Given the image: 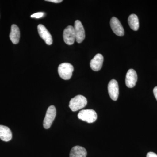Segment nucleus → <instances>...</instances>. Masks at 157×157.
Listing matches in <instances>:
<instances>
[{"mask_svg":"<svg viewBox=\"0 0 157 157\" xmlns=\"http://www.w3.org/2000/svg\"><path fill=\"white\" fill-rule=\"evenodd\" d=\"M87 104L86 98L84 96L78 95L70 100L69 107L73 111H77L84 108Z\"/></svg>","mask_w":157,"mask_h":157,"instance_id":"1","label":"nucleus"},{"mask_svg":"<svg viewBox=\"0 0 157 157\" xmlns=\"http://www.w3.org/2000/svg\"><path fill=\"white\" fill-rule=\"evenodd\" d=\"M73 70V65L67 63L61 64L59 65L58 69L60 77L64 80H69L71 78Z\"/></svg>","mask_w":157,"mask_h":157,"instance_id":"2","label":"nucleus"},{"mask_svg":"<svg viewBox=\"0 0 157 157\" xmlns=\"http://www.w3.org/2000/svg\"><path fill=\"white\" fill-rule=\"evenodd\" d=\"M78 117L79 119L88 123H92L97 119L98 115L95 111L93 109H83L78 113Z\"/></svg>","mask_w":157,"mask_h":157,"instance_id":"3","label":"nucleus"},{"mask_svg":"<svg viewBox=\"0 0 157 157\" xmlns=\"http://www.w3.org/2000/svg\"><path fill=\"white\" fill-rule=\"evenodd\" d=\"M56 109L54 106L52 105L48 107L43 121V127L45 129H49L51 126L56 116Z\"/></svg>","mask_w":157,"mask_h":157,"instance_id":"4","label":"nucleus"},{"mask_svg":"<svg viewBox=\"0 0 157 157\" xmlns=\"http://www.w3.org/2000/svg\"><path fill=\"white\" fill-rule=\"evenodd\" d=\"M63 38L66 44L68 45H73L76 40L74 27L68 26L63 31Z\"/></svg>","mask_w":157,"mask_h":157,"instance_id":"5","label":"nucleus"},{"mask_svg":"<svg viewBox=\"0 0 157 157\" xmlns=\"http://www.w3.org/2000/svg\"><path fill=\"white\" fill-rule=\"evenodd\" d=\"M74 29L76 42L78 43H81L85 38V33L83 25L80 21L76 20L75 21Z\"/></svg>","mask_w":157,"mask_h":157,"instance_id":"6","label":"nucleus"},{"mask_svg":"<svg viewBox=\"0 0 157 157\" xmlns=\"http://www.w3.org/2000/svg\"><path fill=\"white\" fill-rule=\"evenodd\" d=\"M108 91L111 99L116 101L118 98L119 90L117 82L115 79H112L109 81L108 85Z\"/></svg>","mask_w":157,"mask_h":157,"instance_id":"7","label":"nucleus"},{"mask_svg":"<svg viewBox=\"0 0 157 157\" xmlns=\"http://www.w3.org/2000/svg\"><path fill=\"white\" fill-rule=\"evenodd\" d=\"M110 25L113 33L119 36H123L124 34V31L120 21L117 17H113L110 20Z\"/></svg>","mask_w":157,"mask_h":157,"instance_id":"8","label":"nucleus"},{"mask_svg":"<svg viewBox=\"0 0 157 157\" xmlns=\"http://www.w3.org/2000/svg\"><path fill=\"white\" fill-rule=\"evenodd\" d=\"M38 31L40 37L44 40L47 45L52 44V36L45 26L39 24L38 26Z\"/></svg>","mask_w":157,"mask_h":157,"instance_id":"9","label":"nucleus"},{"mask_svg":"<svg viewBox=\"0 0 157 157\" xmlns=\"http://www.w3.org/2000/svg\"><path fill=\"white\" fill-rule=\"evenodd\" d=\"M137 80V73L133 69L128 70L126 76L125 83L127 87L133 88L135 86Z\"/></svg>","mask_w":157,"mask_h":157,"instance_id":"10","label":"nucleus"},{"mask_svg":"<svg viewBox=\"0 0 157 157\" xmlns=\"http://www.w3.org/2000/svg\"><path fill=\"white\" fill-rule=\"evenodd\" d=\"M104 57L101 54H97L90 62V67L94 71L101 70L103 66Z\"/></svg>","mask_w":157,"mask_h":157,"instance_id":"11","label":"nucleus"},{"mask_svg":"<svg viewBox=\"0 0 157 157\" xmlns=\"http://www.w3.org/2000/svg\"><path fill=\"white\" fill-rule=\"evenodd\" d=\"M9 37L13 44H17L19 42L20 38V32L19 28L16 25L13 24L11 25Z\"/></svg>","mask_w":157,"mask_h":157,"instance_id":"12","label":"nucleus"},{"mask_svg":"<svg viewBox=\"0 0 157 157\" xmlns=\"http://www.w3.org/2000/svg\"><path fill=\"white\" fill-rule=\"evenodd\" d=\"M12 133L8 127L0 125V138L4 141H10L12 138Z\"/></svg>","mask_w":157,"mask_h":157,"instance_id":"13","label":"nucleus"},{"mask_svg":"<svg viewBox=\"0 0 157 157\" xmlns=\"http://www.w3.org/2000/svg\"><path fill=\"white\" fill-rule=\"evenodd\" d=\"M87 152L86 150L81 146L74 147L70 151V157H86Z\"/></svg>","mask_w":157,"mask_h":157,"instance_id":"14","label":"nucleus"},{"mask_svg":"<svg viewBox=\"0 0 157 157\" xmlns=\"http://www.w3.org/2000/svg\"><path fill=\"white\" fill-rule=\"evenodd\" d=\"M128 23L129 26L133 30H138L139 28V20L136 14H132L129 16Z\"/></svg>","mask_w":157,"mask_h":157,"instance_id":"15","label":"nucleus"},{"mask_svg":"<svg viewBox=\"0 0 157 157\" xmlns=\"http://www.w3.org/2000/svg\"><path fill=\"white\" fill-rule=\"evenodd\" d=\"M45 15V13L43 12H40L35 13L31 15V17L32 18H40L43 17Z\"/></svg>","mask_w":157,"mask_h":157,"instance_id":"16","label":"nucleus"},{"mask_svg":"<svg viewBox=\"0 0 157 157\" xmlns=\"http://www.w3.org/2000/svg\"><path fill=\"white\" fill-rule=\"evenodd\" d=\"M146 157H157V155L153 152H149L147 155Z\"/></svg>","mask_w":157,"mask_h":157,"instance_id":"17","label":"nucleus"},{"mask_svg":"<svg viewBox=\"0 0 157 157\" xmlns=\"http://www.w3.org/2000/svg\"><path fill=\"white\" fill-rule=\"evenodd\" d=\"M47 2H51L55 3H61L63 2L62 0H47Z\"/></svg>","mask_w":157,"mask_h":157,"instance_id":"18","label":"nucleus"},{"mask_svg":"<svg viewBox=\"0 0 157 157\" xmlns=\"http://www.w3.org/2000/svg\"><path fill=\"white\" fill-rule=\"evenodd\" d=\"M153 93L155 98L157 101V86H156V87H155L154 88Z\"/></svg>","mask_w":157,"mask_h":157,"instance_id":"19","label":"nucleus"}]
</instances>
